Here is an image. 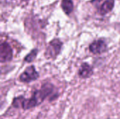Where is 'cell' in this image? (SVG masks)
<instances>
[{"label": "cell", "instance_id": "5", "mask_svg": "<svg viewBox=\"0 0 120 119\" xmlns=\"http://www.w3.org/2000/svg\"><path fill=\"white\" fill-rule=\"evenodd\" d=\"M89 49L91 53L95 55L101 54L108 50V45L103 39H99L93 41L89 45Z\"/></svg>", "mask_w": 120, "mask_h": 119}, {"label": "cell", "instance_id": "1", "mask_svg": "<svg viewBox=\"0 0 120 119\" xmlns=\"http://www.w3.org/2000/svg\"><path fill=\"white\" fill-rule=\"evenodd\" d=\"M55 92V86L46 83L42 85L39 90H35L32 97L29 99H25L22 96L14 98L13 101V106L17 108L21 107L23 109H30L40 105L48 97L51 96Z\"/></svg>", "mask_w": 120, "mask_h": 119}, {"label": "cell", "instance_id": "4", "mask_svg": "<svg viewBox=\"0 0 120 119\" xmlns=\"http://www.w3.org/2000/svg\"><path fill=\"white\" fill-rule=\"evenodd\" d=\"M13 59V50L10 44L4 41L0 45V62L1 63L8 62Z\"/></svg>", "mask_w": 120, "mask_h": 119}, {"label": "cell", "instance_id": "6", "mask_svg": "<svg viewBox=\"0 0 120 119\" xmlns=\"http://www.w3.org/2000/svg\"><path fill=\"white\" fill-rule=\"evenodd\" d=\"M94 74L92 67L87 62H83L78 71V75L81 79H88Z\"/></svg>", "mask_w": 120, "mask_h": 119}, {"label": "cell", "instance_id": "9", "mask_svg": "<svg viewBox=\"0 0 120 119\" xmlns=\"http://www.w3.org/2000/svg\"><path fill=\"white\" fill-rule=\"evenodd\" d=\"M38 54V49L37 48H34V49H32L24 58V62H28V63H31L32 62H33L37 55Z\"/></svg>", "mask_w": 120, "mask_h": 119}, {"label": "cell", "instance_id": "3", "mask_svg": "<svg viewBox=\"0 0 120 119\" xmlns=\"http://www.w3.org/2000/svg\"><path fill=\"white\" fill-rule=\"evenodd\" d=\"M39 76V74L37 72L35 67L34 65H31L27 67L20 75L19 80L23 83H30L33 81H36Z\"/></svg>", "mask_w": 120, "mask_h": 119}, {"label": "cell", "instance_id": "7", "mask_svg": "<svg viewBox=\"0 0 120 119\" xmlns=\"http://www.w3.org/2000/svg\"><path fill=\"white\" fill-rule=\"evenodd\" d=\"M115 6V0H105L99 8V13L101 15H105L111 12Z\"/></svg>", "mask_w": 120, "mask_h": 119}, {"label": "cell", "instance_id": "2", "mask_svg": "<svg viewBox=\"0 0 120 119\" xmlns=\"http://www.w3.org/2000/svg\"><path fill=\"white\" fill-rule=\"evenodd\" d=\"M63 46V42L59 39H53L51 40L46 48L44 53L45 57L47 59H56L60 54Z\"/></svg>", "mask_w": 120, "mask_h": 119}, {"label": "cell", "instance_id": "10", "mask_svg": "<svg viewBox=\"0 0 120 119\" xmlns=\"http://www.w3.org/2000/svg\"><path fill=\"white\" fill-rule=\"evenodd\" d=\"M22 1H29V0H22Z\"/></svg>", "mask_w": 120, "mask_h": 119}, {"label": "cell", "instance_id": "8", "mask_svg": "<svg viewBox=\"0 0 120 119\" xmlns=\"http://www.w3.org/2000/svg\"><path fill=\"white\" fill-rule=\"evenodd\" d=\"M61 8L66 15L72 13L74 9V3L72 0H62Z\"/></svg>", "mask_w": 120, "mask_h": 119}]
</instances>
